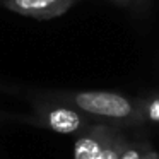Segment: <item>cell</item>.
<instances>
[{
  "mask_svg": "<svg viewBox=\"0 0 159 159\" xmlns=\"http://www.w3.org/2000/svg\"><path fill=\"white\" fill-rule=\"evenodd\" d=\"M151 149H152V144L149 140H145V139L130 140L120 159H144V156L147 154Z\"/></svg>",
  "mask_w": 159,
  "mask_h": 159,
  "instance_id": "cell-7",
  "label": "cell"
},
{
  "mask_svg": "<svg viewBox=\"0 0 159 159\" xmlns=\"http://www.w3.org/2000/svg\"><path fill=\"white\" fill-rule=\"evenodd\" d=\"M144 159H159V152H157V151H156V149H154V147H152V149H151V151H149V152H147V154H145V156H144Z\"/></svg>",
  "mask_w": 159,
  "mask_h": 159,
  "instance_id": "cell-8",
  "label": "cell"
},
{
  "mask_svg": "<svg viewBox=\"0 0 159 159\" xmlns=\"http://www.w3.org/2000/svg\"><path fill=\"white\" fill-rule=\"evenodd\" d=\"M17 120L36 128L50 130L60 135H75V137L82 134L89 125L98 121L69 104L41 99V98H34L31 113L24 115Z\"/></svg>",
  "mask_w": 159,
  "mask_h": 159,
  "instance_id": "cell-2",
  "label": "cell"
},
{
  "mask_svg": "<svg viewBox=\"0 0 159 159\" xmlns=\"http://www.w3.org/2000/svg\"><path fill=\"white\" fill-rule=\"evenodd\" d=\"M132 2H134V4H137V5H144L147 0H132Z\"/></svg>",
  "mask_w": 159,
  "mask_h": 159,
  "instance_id": "cell-10",
  "label": "cell"
},
{
  "mask_svg": "<svg viewBox=\"0 0 159 159\" xmlns=\"http://www.w3.org/2000/svg\"><path fill=\"white\" fill-rule=\"evenodd\" d=\"M2 5L19 16L48 21L63 16L77 0H0Z\"/></svg>",
  "mask_w": 159,
  "mask_h": 159,
  "instance_id": "cell-4",
  "label": "cell"
},
{
  "mask_svg": "<svg viewBox=\"0 0 159 159\" xmlns=\"http://www.w3.org/2000/svg\"><path fill=\"white\" fill-rule=\"evenodd\" d=\"M120 125L108 121H94L79 134L74 142V159H98V156L104 151L108 142L116 135Z\"/></svg>",
  "mask_w": 159,
  "mask_h": 159,
  "instance_id": "cell-3",
  "label": "cell"
},
{
  "mask_svg": "<svg viewBox=\"0 0 159 159\" xmlns=\"http://www.w3.org/2000/svg\"><path fill=\"white\" fill-rule=\"evenodd\" d=\"M111 2L116 4V5H120V7H127V5L132 4V0H111Z\"/></svg>",
  "mask_w": 159,
  "mask_h": 159,
  "instance_id": "cell-9",
  "label": "cell"
},
{
  "mask_svg": "<svg viewBox=\"0 0 159 159\" xmlns=\"http://www.w3.org/2000/svg\"><path fill=\"white\" fill-rule=\"evenodd\" d=\"M5 118H7V115H5V113H4V111L0 110V123H2V121H4V120H5Z\"/></svg>",
  "mask_w": 159,
  "mask_h": 159,
  "instance_id": "cell-11",
  "label": "cell"
},
{
  "mask_svg": "<svg viewBox=\"0 0 159 159\" xmlns=\"http://www.w3.org/2000/svg\"><path fill=\"white\" fill-rule=\"evenodd\" d=\"M36 98L69 104L98 121H108L125 128L142 127L137 98L127 96L116 91L48 89L38 91Z\"/></svg>",
  "mask_w": 159,
  "mask_h": 159,
  "instance_id": "cell-1",
  "label": "cell"
},
{
  "mask_svg": "<svg viewBox=\"0 0 159 159\" xmlns=\"http://www.w3.org/2000/svg\"><path fill=\"white\" fill-rule=\"evenodd\" d=\"M123 130L125 128H120V130L116 132V135L108 142V145L104 147V151L98 156V159H120L121 157L123 151L127 149L128 142H130L128 135L125 134Z\"/></svg>",
  "mask_w": 159,
  "mask_h": 159,
  "instance_id": "cell-6",
  "label": "cell"
},
{
  "mask_svg": "<svg viewBox=\"0 0 159 159\" xmlns=\"http://www.w3.org/2000/svg\"><path fill=\"white\" fill-rule=\"evenodd\" d=\"M137 103H139V116H140L142 127L145 123L159 125V93L137 98Z\"/></svg>",
  "mask_w": 159,
  "mask_h": 159,
  "instance_id": "cell-5",
  "label": "cell"
}]
</instances>
